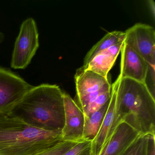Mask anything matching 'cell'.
<instances>
[{
    "instance_id": "cell-1",
    "label": "cell",
    "mask_w": 155,
    "mask_h": 155,
    "mask_svg": "<svg viewBox=\"0 0 155 155\" xmlns=\"http://www.w3.org/2000/svg\"><path fill=\"white\" fill-rule=\"evenodd\" d=\"M12 112L32 127L61 131L65 123L64 92L56 85L34 86Z\"/></svg>"
},
{
    "instance_id": "cell-2",
    "label": "cell",
    "mask_w": 155,
    "mask_h": 155,
    "mask_svg": "<svg viewBox=\"0 0 155 155\" xmlns=\"http://www.w3.org/2000/svg\"><path fill=\"white\" fill-rule=\"evenodd\" d=\"M61 140V131L32 127L12 112L0 113V155H37Z\"/></svg>"
},
{
    "instance_id": "cell-3",
    "label": "cell",
    "mask_w": 155,
    "mask_h": 155,
    "mask_svg": "<svg viewBox=\"0 0 155 155\" xmlns=\"http://www.w3.org/2000/svg\"><path fill=\"white\" fill-rule=\"evenodd\" d=\"M119 79L116 110L120 121L140 134L155 135V98L147 86L131 79Z\"/></svg>"
},
{
    "instance_id": "cell-4",
    "label": "cell",
    "mask_w": 155,
    "mask_h": 155,
    "mask_svg": "<svg viewBox=\"0 0 155 155\" xmlns=\"http://www.w3.org/2000/svg\"><path fill=\"white\" fill-rule=\"evenodd\" d=\"M39 47V33L32 18L25 20L21 26L12 53L11 66L15 69H24L30 64Z\"/></svg>"
},
{
    "instance_id": "cell-5",
    "label": "cell",
    "mask_w": 155,
    "mask_h": 155,
    "mask_svg": "<svg viewBox=\"0 0 155 155\" xmlns=\"http://www.w3.org/2000/svg\"><path fill=\"white\" fill-rule=\"evenodd\" d=\"M33 87L9 69L0 67V113L12 112Z\"/></svg>"
},
{
    "instance_id": "cell-6",
    "label": "cell",
    "mask_w": 155,
    "mask_h": 155,
    "mask_svg": "<svg viewBox=\"0 0 155 155\" xmlns=\"http://www.w3.org/2000/svg\"><path fill=\"white\" fill-rule=\"evenodd\" d=\"M75 80L78 105L83 111L100 95L111 89L108 78L89 70L77 69Z\"/></svg>"
},
{
    "instance_id": "cell-7",
    "label": "cell",
    "mask_w": 155,
    "mask_h": 155,
    "mask_svg": "<svg viewBox=\"0 0 155 155\" xmlns=\"http://www.w3.org/2000/svg\"><path fill=\"white\" fill-rule=\"evenodd\" d=\"M124 42L143 58L148 64L155 67V31L148 24L138 23L125 31Z\"/></svg>"
},
{
    "instance_id": "cell-8",
    "label": "cell",
    "mask_w": 155,
    "mask_h": 155,
    "mask_svg": "<svg viewBox=\"0 0 155 155\" xmlns=\"http://www.w3.org/2000/svg\"><path fill=\"white\" fill-rule=\"evenodd\" d=\"M118 77L111 85L110 100L100 129L92 140V155H99L104 149L120 123L116 110L117 89L119 82Z\"/></svg>"
},
{
    "instance_id": "cell-9",
    "label": "cell",
    "mask_w": 155,
    "mask_h": 155,
    "mask_svg": "<svg viewBox=\"0 0 155 155\" xmlns=\"http://www.w3.org/2000/svg\"><path fill=\"white\" fill-rule=\"evenodd\" d=\"M65 123L61 130L64 141L78 142L82 140L85 116L82 110L68 93L64 92Z\"/></svg>"
},
{
    "instance_id": "cell-10",
    "label": "cell",
    "mask_w": 155,
    "mask_h": 155,
    "mask_svg": "<svg viewBox=\"0 0 155 155\" xmlns=\"http://www.w3.org/2000/svg\"><path fill=\"white\" fill-rule=\"evenodd\" d=\"M120 79H131L146 83L149 65L128 46L123 43L121 51Z\"/></svg>"
},
{
    "instance_id": "cell-11",
    "label": "cell",
    "mask_w": 155,
    "mask_h": 155,
    "mask_svg": "<svg viewBox=\"0 0 155 155\" xmlns=\"http://www.w3.org/2000/svg\"><path fill=\"white\" fill-rule=\"evenodd\" d=\"M140 134L127 123L121 121L99 155H121Z\"/></svg>"
},
{
    "instance_id": "cell-12",
    "label": "cell",
    "mask_w": 155,
    "mask_h": 155,
    "mask_svg": "<svg viewBox=\"0 0 155 155\" xmlns=\"http://www.w3.org/2000/svg\"><path fill=\"white\" fill-rule=\"evenodd\" d=\"M123 43L124 42L118 43L101 51L94 57L86 66H82L80 68L91 71L108 78L109 72L120 53Z\"/></svg>"
},
{
    "instance_id": "cell-13",
    "label": "cell",
    "mask_w": 155,
    "mask_h": 155,
    "mask_svg": "<svg viewBox=\"0 0 155 155\" xmlns=\"http://www.w3.org/2000/svg\"><path fill=\"white\" fill-rule=\"evenodd\" d=\"M125 31H115L108 32L90 50L85 56L82 66H85L94 57L110 47L123 42L125 40Z\"/></svg>"
},
{
    "instance_id": "cell-14",
    "label": "cell",
    "mask_w": 155,
    "mask_h": 155,
    "mask_svg": "<svg viewBox=\"0 0 155 155\" xmlns=\"http://www.w3.org/2000/svg\"><path fill=\"white\" fill-rule=\"evenodd\" d=\"M110 100V99L100 109L92 113L88 117L85 118L82 140L92 141L95 138L100 129Z\"/></svg>"
},
{
    "instance_id": "cell-15",
    "label": "cell",
    "mask_w": 155,
    "mask_h": 155,
    "mask_svg": "<svg viewBox=\"0 0 155 155\" xmlns=\"http://www.w3.org/2000/svg\"><path fill=\"white\" fill-rule=\"evenodd\" d=\"M150 135L140 134L121 155H147Z\"/></svg>"
},
{
    "instance_id": "cell-16",
    "label": "cell",
    "mask_w": 155,
    "mask_h": 155,
    "mask_svg": "<svg viewBox=\"0 0 155 155\" xmlns=\"http://www.w3.org/2000/svg\"><path fill=\"white\" fill-rule=\"evenodd\" d=\"M63 155H92V141L82 140L78 141Z\"/></svg>"
},
{
    "instance_id": "cell-17",
    "label": "cell",
    "mask_w": 155,
    "mask_h": 155,
    "mask_svg": "<svg viewBox=\"0 0 155 155\" xmlns=\"http://www.w3.org/2000/svg\"><path fill=\"white\" fill-rule=\"evenodd\" d=\"M77 142L61 140L37 155H63Z\"/></svg>"
},
{
    "instance_id": "cell-18",
    "label": "cell",
    "mask_w": 155,
    "mask_h": 155,
    "mask_svg": "<svg viewBox=\"0 0 155 155\" xmlns=\"http://www.w3.org/2000/svg\"><path fill=\"white\" fill-rule=\"evenodd\" d=\"M147 155H155V135H150Z\"/></svg>"
},
{
    "instance_id": "cell-19",
    "label": "cell",
    "mask_w": 155,
    "mask_h": 155,
    "mask_svg": "<svg viewBox=\"0 0 155 155\" xmlns=\"http://www.w3.org/2000/svg\"><path fill=\"white\" fill-rule=\"evenodd\" d=\"M150 11L151 12L153 18L155 19V3L153 0H148L147 1Z\"/></svg>"
},
{
    "instance_id": "cell-20",
    "label": "cell",
    "mask_w": 155,
    "mask_h": 155,
    "mask_svg": "<svg viewBox=\"0 0 155 155\" xmlns=\"http://www.w3.org/2000/svg\"><path fill=\"white\" fill-rule=\"evenodd\" d=\"M5 40V35L2 32L0 31V45Z\"/></svg>"
}]
</instances>
